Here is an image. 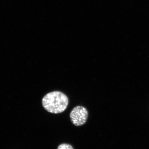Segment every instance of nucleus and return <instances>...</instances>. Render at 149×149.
<instances>
[{"label":"nucleus","mask_w":149,"mask_h":149,"mask_svg":"<svg viewBox=\"0 0 149 149\" xmlns=\"http://www.w3.org/2000/svg\"><path fill=\"white\" fill-rule=\"evenodd\" d=\"M43 107L49 112L59 113L66 109L68 99L64 93L54 91L47 94L42 100Z\"/></svg>","instance_id":"1"},{"label":"nucleus","mask_w":149,"mask_h":149,"mask_svg":"<svg viewBox=\"0 0 149 149\" xmlns=\"http://www.w3.org/2000/svg\"><path fill=\"white\" fill-rule=\"evenodd\" d=\"M88 116V110L84 107H75L70 114V120L75 126L84 125L87 121Z\"/></svg>","instance_id":"2"},{"label":"nucleus","mask_w":149,"mask_h":149,"mask_svg":"<svg viewBox=\"0 0 149 149\" xmlns=\"http://www.w3.org/2000/svg\"><path fill=\"white\" fill-rule=\"evenodd\" d=\"M57 149H73L71 145L66 143L61 144L58 147Z\"/></svg>","instance_id":"3"}]
</instances>
